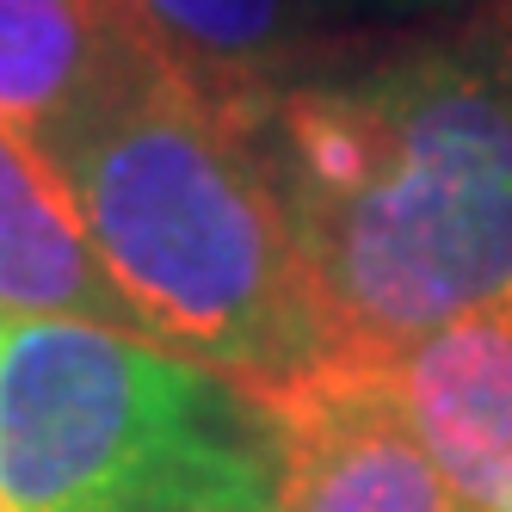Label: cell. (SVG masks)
<instances>
[{
  "label": "cell",
  "mask_w": 512,
  "mask_h": 512,
  "mask_svg": "<svg viewBox=\"0 0 512 512\" xmlns=\"http://www.w3.org/2000/svg\"><path fill=\"white\" fill-rule=\"evenodd\" d=\"M346 364L512 297V75L420 50L290 81L253 130Z\"/></svg>",
  "instance_id": "cell-1"
},
{
  "label": "cell",
  "mask_w": 512,
  "mask_h": 512,
  "mask_svg": "<svg viewBox=\"0 0 512 512\" xmlns=\"http://www.w3.org/2000/svg\"><path fill=\"white\" fill-rule=\"evenodd\" d=\"M50 155L149 340L210 364L260 408L340 364L247 124L210 112L142 56Z\"/></svg>",
  "instance_id": "cell-2"
},
{
  "label": "cell",
  "mask_w": 512,
  "mask_h": 512,
  "mask_svg": "<svg viewBox=\"0 0 512 512\" xmlns=\"http://www.w3.org/2000/svg\"><path fill=\"white\" fill-rule=\"evenodd\" d=\"M253 395L136 327H0V512H272Z\"/></svg>",
  "instance_id": "cell-3"
},
{
  "label": "cell",
  "mask_w": 512,
  "mask_h": 512,
  "mask_svg": "<svg viewBox=\"0 0 512 512\" xmlns=\"http://www.w3.org/2000/svg\"><path fill=\"white\" fill-rule=\"evenodd\" d=\"M272 414V512H469L432 469L377 364H327Z\"/></svg>",
  "instance_id": "cell-4"
},
{
  "label": "cell",
  "mask_w": 512,
  "mask_h": 512,
  "mask_svg": "<svg viewBox=\"0 0 512 512\" xmlns=\"http://www.w3.org/2000/svg\"><path fill=\"white\" fill-rule=\"evenodd\" d=\"M383 377L469 512H512V297L414 340Z\"/></svg>",
  "instance_id": "cell-5"
},
{
  "label": "cell",
  "mask_w": 512,
  "mask_h": 512,
  "mask_svg": "<svg viewBox=\"0 0 512 512\" xmlns=\"http://www.w3.org/2000/svg\"><path fill=\"white\" fill-rule=\"evenodd\" d=\"M7 321L136 327L130 303L99 266L56 155L38 136L0 124V327Z\"/></svg>",
  "instance_id": "cell-6"
},
{
  "label": "cell",
  "mask_w": 512,
  "mask_h": 512,
  "mask_svg": "<svg viewBox=\"0 0 512 512\" xmlns=\"http://www.w3.org/2000/svg\"><path fill=\"white\" fill-rule=\"evenodd\" d=\"M105 13L210 112L260 130L272 99L290 87L297 7L290 0H105Z\"/></svg>",
  "instance_id": "cell-7"
},
{
  "label": "cell",
  "mask_w": 512,
  "mask_h": 512,
  "mask_svg": "<svg viewBox=\"0 0 512 512\" xmlns=\"http://www.w3.org/2000/svg\"><path fill=\"white\" fill-rule=\"evenodd\" d=\"M136 62L105 0H0V124L38 136L44 149H56Z\"/></svg>",
  "instance_id": "cell-8"
}]
</instances>
